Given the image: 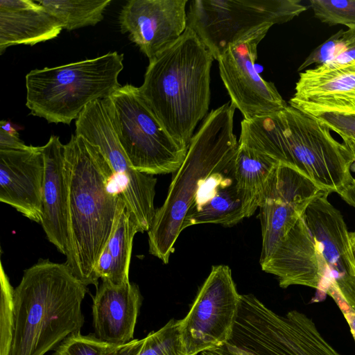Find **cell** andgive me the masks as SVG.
<instances>
[{
  "label": "cell",
  "instance_id": "1",
  "mask_svg": "<svg viewBox=\"0 0 355 355\" xmlns=\"http://www.w3.org/2000/svg\"><path fill=\"white\" fill-rule=\"evenodd\" d=\"M64 159L69 193L65 263L86 286L98 288L95 266L123 198L105 157L81 136L72 135L64 145Z\"/></svg>",
  "mask_w": 355,
  "mask_h": 355
},
{
  "label": "cell",
  "instance_id": "2",
  "mask_svg": "<svg viewBox=\"0 0 355 355\" xmlns=\"http://www.w3.org/2000/svg\"><path fill=\"white\" fill-rule=\"evenodd\" d=\"M214 56L189 26L149 60L138 87L147 106L171 137L189 148L198 123L207 115Z\"/></svg>",
  "mask_w": 355,
  "mask_h": 355
},
{
  "label": "cell",
  "instance_id": "3",
  "mask_svg": "<svg viewBox=\"0 0 355 355\" xmlns=\"http://www.w3.org/2000/svg\"><path fill=\"white\" fill-rule=\"evenodd\" d=\"M242 143L298 171L322 189L338 193L353 177V155L318 119L287 105L241 123Z\"/></svg>",
  "mask_w": 355,
  "mask_h": 355
},
{
  "label": "cell",
  "instance_id": "4",
  "mask_svg": "<svg viewBox=\"0 0 355 355\" xmlns=\"http://www.w3.org/2000/svg\"><path fill=\"white\" fill-rule=\"evenodd\" d=\"M87 286L65 263L41 259L14 289L15 327L9 355H44L84 324Z\"/></svg>",
  "mask_w": 355,
  "mask_h": 355
},
{
  "label": "cell",
  "instance_id": "5",
  "mask_svg": "<svg viewBox=\"0 0 355 355\" xmlns=\"http://www.w3.org/2000/svg\"><path fill=\"white\" fill-rule=\"evenodd\" d=\"M236 107L227 102L212 110L193 135L186 157L174 173L163 205L148 232L149 253L168 263L184 218L202 181L234 162L239 141L233 132Z\"/></svg>",
  "mask_w": 355,
  "mask_h": 355
},
{
  "label": "cell",
  "instance_id": "6",
  "mask_svg": "<svg viewBox=\"0 0 355 355\" xmlns=\"http://www.w3.org/2000/svg\"><path fill=\"white\" fill-rule=\"evenodd\" d=\"M123 55L116 51L26 76V107L49 123L70 124L92 101L109 98L121 87Z\"/></svg>",
  "mask_w": 355,
  "mask_h": 355
},
{
  "label": "cell",
  "instance_id": "7",
  "mask_svg": "<svg viewBox=\"0 0 355 355\" xmlns=\"http://www.w3.org/2000/svg\"><path fill=\"white\" fill-rule=\"evenodd\" d=\"M306 10L300 0H193L187 26L217 60L232 44L263 28L288 22Z\"/></svg>",
  "mask_w": 355,
  "mask_h": 355
},
{
  "label": "cell",
  "instance_id": "8",
  "mask_svg": "<svg viewBox=\"0 0 355 355\" xmlns=\"http://www.w3.org/2000/svg\"><path fill=\"white\" fill-rule=\"evenodd\" d=\"M110 98V110L119 142L132 167L149 175L174 173L187 149L166 132L147 106L138 87L126 84Z\"/></svg>",
  "mask_w": 355,
  "mask_h": 355
},
{
  "label": "cell",
  "instance_id": "9",
  "mask_svg": "<svg viewBox=\"0 0 355 355\" xmlns=\"http://www.w3.org/2000/svg\"><path fill=\"white\" fill-rule=\"evenodd\" d=\"M75 124V135L96 146L107 162L122 198L137 219L142 233L148 232L157 210L154 205L157 179L132 167L115 132L110 98L90 103Z\"/></svg>",
  "mask_w": 355,
  "mask_h": 355
},
{
  "label": "cell",
  "instance_id": "10",
  "mask_svg": "<svg viewBox=\"0 0 355 355\" xmlns=\"http://www.w3.org/2000/svg\"><path fill=\"white\" fill-rule=\"evenodd\" d=\"M241 295L229 266H212L187 315L180 320L185 355H199L225 344L233 332Z\"/></svg>",
  "mask_w": 355,
  "mask_h": 355
},
{
  "label": "cell",
  "instance_id": "11",
  "mask_svg": "<svg viewBox=\"0 0 355 355\" xmlns=\"http://www.w3.org/2000/svg\"><path fill=\"white\" fill-rule=\"evenodd\" d=\"M321 191L308 205L305 220L314 239L322 273L320 288L338 290L355 311V259L343 216Z\"/></svg>",
  "mask_w": 355,
  "mask_h": 355
},
{
  "label": "cell",
  "instance_id": "12",
  "mask_svg": "<svg viewBox=\"0 0 355 355\" xmlns=\"http://www.w3.org/2000/svg\"><path fill=\"white\" fill-rule=\"evenodd\" d=\"M241 301L249 331L266 355H341L304 313L279 315L252 294Z\"/></svg>",
  "mask_w": 355,
  "mask_h": 355
},
{
  "label": "cell",
  "instance_id": "13",
  "mask_svg": "<svg viewBox=\"0 0 355 355\" xmlns=\"http://www.w3.org/2000/svg\"><path fill=\"white\" fill-rule=\"evenodd\" d=\"M270 28H263L232 44L217 60L231 103L246 120L287 106L275 85L265 80L255 68L258 45Z\"/></svg>",
  "mask_w": 355,
  "mask_h": 355
},
{
  "label": "cell",
  "instance_id": "14",
  "mask_svg": "<svg viewBox=\"0 0 355 355\" xmlns=\"http://www.w3.org/2000/svg\"><path fill=\"white\" fill-rule=\"evenodd\" d=\"M322 191L295 168L279 164L270 175L259 208L262 248L259 263L304 217L309 203Z\"/></svg>",
  "mask_w": 355,
  "mask_h": 355
},
{
  "label": "cell",
  "instance_id": "15",
  "mask_svg": "<svg viewBox=\"0 0 355 355\" xmlns=\"http://www.w3.org/2000/svg\"><path fill=\"white\" fill-rule=\"evenodd\" d=\"M187 0H130L122 8L119 24L123 34L153 59L175 42L187 27Z\"/></svg>",
  "mask_w": 355,
  "mask_h": 355
},
{
  "label": "cell",
  "instance_id": "16",
  "mask_svg": "<svg viewBox=\"0 0 355 355\" xmlns=\"http://www.w3.org/2000/svg\"><path fill=\"white\" fill-rule=\"evenodd\" d=\"M288 103L315 118L355 114V62L324 64L300 72Z\"/></svg>",
  "mask_w": 355,
  "mask_h": 355
},
{
  "label": "cell",
  "instance_id": "17",
  "mask_svg": "<svg viewBox=\"0 0 355 355\" xmlns=\"http://www.w3.org/2000/svg\"><path fill=\"white\" fill-rule=\"evenodd\" d=\"M44 175L41 146L0 150V201L40 223Z\"/></svg>",
  "mask_w": 355,
  "mask_h": 355
},
{
  "label": "cell",
  "instance_id": "18",
  "mask_svg": "<svg viewBox=\"0 0 355 355\" xmlns=\"http://www.w3.org/2000/svg\"><path fill=\"white\" fill-rule=\"evenodd\" d=\"M260 265L262 270L277 277L283 288L300 285L320 289L321 268L305 216Z\"/></svg>",
  "mask_w": 355,
  "mask_h": 355
},
{
  "label": "cell",
  "instance_id": "19",
  "mask_svg": "<svg viewBox=\"0 0 355 355\" xmlns=\"http://www.w3.org/2000/svg\"><path fill=\"white\" fill-rule=\"evenodd\" d=\"M141 302L136 284L129 282L114 285L102 281L93 300L95 336L112 345L131 341Z\"/></svg>",
  "mask_w": 355,
  "mask_h": 355
},
{
  "label": "cell",
  "instance_id": "20",
  "mask_svg": "<svg viewBox=\"0 0 355 355\" xmlns=\"http://www.w3.org/2000/svg\"><path fill=\"white\" fill-rule=\"evenodd\" d=\"M44 159L40 224L58 250L66 254L68 242V184L65 173L64 145L51 135L41 146Z\"/></svg>",
  "mask_w": 355,
  "mask_h": 355
},
{
  "label": "cell",
  "instance_id": "21",
  "mask_svg": "<svg viewBox=\"0 0 355 355\" xmlns=\"http://www.w3.org/2000/svg\"><path fill=\"white\" fill-rule=\"evenodd\" d=\"M62 29V23L37 1L0 0V54L12 46L52 40Z\"/></svg>",
  "mask_w": 355,
  "mask_h": 355
},
{
  "label": "cell",
  "instance_id": "22",
  "mask_svg": "<svg viewBox=\"0 0 355 355\" xmlns=\"http://www.w3.org/2000/svg\"><path fill=\"white\" fill-rule=\"evenodd\" d=\"M259 207V201L241 189L234 179L220 187L201 205L190 209L183 230L206 223L232 227L253 215Z\"/></svg>",
  "mask_w": 355,
  "mask_h": 355
},
{
  "label": "cell",
  "instance_id": "23",
  "mask_svg": "<svg viewBox=\"0 0 355 355\" xmlns=\"http://www.w3.org/2000/svg\"><path fill=\"white\" fill-rule=\"evenodd\" d=\"M142 233L134 214L122 198L115 218L112 234L105 248L109 251L113 263L111 284L121 285L129 282V268L135 235Z\"/></svg>",
  "mask_w": 355,
  "mask_h": 355
},
{
  "label": "cell",
  "instance_id": "24",
  "mask_svg": "<svg viewBox=\"0 0 355 355\" xmlns=\"http://www.w3.org/2000/svg\"><path fill=\"white\" fill-rule=\"evenodd\" d=\"M279 163L271 157L239 143L234 162L237 186L260 202L268 180Z\"/></svg>",
  "mask_w": 355,
  "mask_h": 355
},
{
  "label": "cell",
  "instance_id": "25",
  "mask_svg": "<svg viewBox=\"0 0 355 355\" xmlns=\"http://www.w3.org/2000/svg\"><path fill=\"white\" fill-rule=\"evenodd\" d=\"M180 320L171 319L142 339L110 345L104 355H185L180 334Z\"/></svg>",
  "mask_w": 355,
  "mask_h": 355
},
{
  "label": "cell",
  "instance_id": "26",
  "mask_svg": "<svg viewBox=\"0 0 355 355\" xmlns=\"http://www.w3.org/2000/svg\"><path fill=\"white\" fill-rule=\"evenodd\" d=\"M63 24L64 29L73 31L95 26L103 19V13L111 0H42L37 1Z\"/></svg>",
  "mask_w": 355,
  "mask_h": 355
},
{
  "label": "cell",
  "instance_id": "27",
  "mask_svg": "<svg viewBox=\"0 0 355 355\" xmlns=\"http://www.w3.org/2000/svg\"><path fill=\"white\" fill-rule=\"evenodd\" d=\"M0 355H9L12 340L15 313L14 289L1 262Z\"/></svg>",
  "mask_w": 355,
  "mask_h": 355
},
{
  "label": "cell",
  "instance_id": "28",
  "mask_svg": "<svg viewBox=\"0 0 355 355\" xmlns=\"http://www.w3.org/2000/svg\"><path fill=\"white\" fill-rule=\"evenodd\" d=\"M309 3L322 22L355 28V0H310Z\"/></svg>",
  "mask_w": 355,
  "mask_h": 355
},
{
  "label": "cell",
  "instance_id": "29",
  "mask_svg": "<svg viewBox=\"0 0 355 355\" xmlns=\"http://www.w3.org/2000/svg\"><path fill=\"white\" fill-rule=\"evenodd\" d=\"M110 345L95 335L83 336L78 331L64 339L53 355H104Z\"/></svg>",
  "mask_w": 355,
  "mask_h": 355
},
{
  "label": "cell",
  "instance_id": "30",
  "mask_svg": "<svg viewBox=\"0 0 355 355\" xmlns=\"http://www.w3.org/2000/svg\"><path fill=\"white\" fill-rule=\"evenodd\" d=\"M199 355H266L248 332L235 322L229 340L223 345Z\"/></svg>",
  "mask_w": 355,
  "mask_h": 355
},
{
  "label": "cell",
  "instance_id": "31",
  "mask_svg": "<svg viewBox=\"0 0 355 355\" xmlns=\"http://www.w3.org/2000/svg\"><path fill=\"white\" fill-rule=\"evenodd\" d=\"M343 32V29L340 30L316 47L298 67L297 71H301L313 64L318 66L331 62L337 53Z\"/></svg>",
  "mask_w": 355,
  "mask_h": 355
},
{
  "label": "cell",
  "instance_id": "32",
  "mask_svg": "<svg viewBox=\"0 0 355 355\" xmlns=\"http://www.w3.org/2000/svg\"><path fill=\"white\" fill-rule=\"evenodd\" d=\"M316 119L330 130L338 134L342 139L346 138L355 141V114H326Z\"/></svg>",
  "mask_w": 355,
  "mask_h": 355
},
{
  "label": "cell",
  "instance_id": "33",
  "mask_svg": "<svg viewBox=\"0 0 355 355\" xmlns=\"http://www.w3.org/2000/svg\"><path fill=\"white\" fill-rule=\"evenodd\" d=\"M352 62H355V28L343 31L337 53L329 63L344 64Z\"/></svg>",
  "mask_w": 355,
  "mask_h": 355
},
{
  "label": "cell",
  "instance_id": "34",
  "mask_svg": "<svg viewBox=\"0 0 355 355\" xmlns=\"http://www.w3.org/2000/svg\"><path fill=\"white\" fill-rule=\"evenodd\" d=\"M326 293L334 299L340 309L349 326L351 333L355 341V311L348 304L336 288L329 289Z\"/></svg>",
  "mask_w": 355,
  "mask_h": 355
},
{
  "label": "cell",
  "instance_id": "35",
  "mask_svg": "<svg viewBox=\"0 0 355 355\" xmlns=\"http://www.w3.org/2000/svg\"><path fill=\"white\" fill-rule=\"evenodd\" d=\"M30 146L26 145L18 135H10L0 128V150H26Z\"/></svg>",
  "mask_w": 355,
  "mask_h": 355
},
{
  "label": "cell",
  "instance_id": "36",
  "mask_svg": "<svg viewBox=\"0 0 355 355\" xmlns=\"http://www.w3.org/2000/svg\"><path fill=\"white\" fill-rule=\"evenodd\" d=\"M343 200L355 208V179L349 182L338 193Z\"/></svg>",
  "mask_w": 355,
  "mask_h": 355
},
{
  "label": "cell",
  "instance_id": "37",
  "mask_svg": "<svg viewBox=\"0 0 355 355\" xmlns=\"http://www.w3.org/2000/svg\"><path fill=\"white\" fill-rule=\"evenodd\" d=\"M0 128L3 129L10 135H18L17 130L12 126L9 121H1L0 122Z\"/></svg>",
  "mask_w": 355,
  "mask_h": 355
},
{
  "label": "cell",
  "instance_id": "38",
  "mask_svg": "<svg viewBox=\"0 0 355 355\" xmlns=\"http://www.w3.org/2000/svg\"><path fill=\"white\" fill-rule=\"evenodd\" d=\"M343 144L348 148L354 156L355 161V141L349 139L343 138Z\"/></svg>",
  "mask_w": 355,
  "mask_h": 355
},
{
  "label": "cell",
  "instance_id": "39",
  "mask_svg": "<svg viewBox=\"0 0 355 355\" xmlns=\"http://www.w3.org/2000/svg\"><path fill=\"white\" fill-rule=\"evenodd\" d=\"M350 245L355 259V231L349 233Z\"/></svg>",
  "mask_w": 355,
  "mask_h": 355
}]
</instances>
